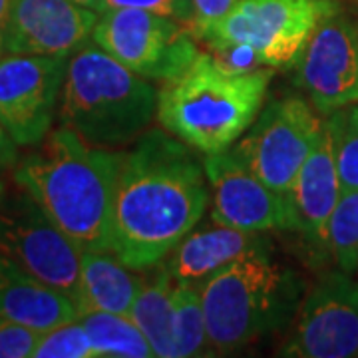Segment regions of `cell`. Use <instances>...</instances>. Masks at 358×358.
<instances>
[{
  "label": "cell",
  "instance_id": "6da1fadb",
  "mask_svg": "<svg viewBox=\"0 0 358 358\" xmlns=\"http://www.w3.org/2000/svg\"><path fill=\"white\" fill-rule=\"evenodd\" d=\"M192 150L166 129H152L122 155L110 251L126 267H155L205 215L209 181Z\"/></svg>",
  "mask_w": 358,
  "mask_h": 358
},
{
  "label": "cell",
  "instance_id": "7a4b0ae2",
  "mask_svg": "<svg viewBox=\"0 0 358 358\" xmlns=\"http://www.w3.org/2000/svg\"><path fill=\"white\" fill-rule=\"evenodd\" d=\"M122 155L60 126L16 166L14 181L82 251H106Z\"/></svg>",
  "mask_w": 358,
  "mask_h": 358
},
{
  "label": "cell",
  "instance_id": "3957f363",
  "mask_svg": "<svg viewBox=\"0 0 358 358\" xmlns=\"http://www.w3.org/2000/svg\"><path fill=\"white\" fill-rule=\"evenodd\" d=\"M273 68L237 70L199 52L178 78L157 92L162 128L201 154L229 150L257 120Z\"/></svg>",
  "mask_w": 358,
  "mask_h": 358
},
{
  "label": "cell",
  "instance_id": "277c9868",
  "mask_svg": "<svg viewBox=\"0 0 358 358\" xmlns=\"http://www.w3.org/2000/svg\"><path fill=\"white\" fill-rule=\"evenodd\" d=\"M157 114V90L90 38L70 54L60 92V126L92 148L136 143Z\"/></svg>",
  "mask_w": 358,
  "mask_h": 358
},
{
  "label": "cell",
  "instance_id": "5b68a950",
  "mask_svg": "<svg viewBox=\"0 0 358 358\" xmlns=\"http://www.w3.org/2000/svg\"><path fill=\"white\" fill-rule=\"evenodd\" d=\"M303 296V279L271 251L235 259L201 287L213 352L229 355L285 329L294 319Z\"/></svg>",
  "mask_w": 358,
  "mask_h": 358
},
{
  "label": "cell",
  "instance_id": "8992f818",
  "mask_svg": "<svg viewBox=\"0 0 358 358\" xmlns=\"http://www.w3.org/2000/svg\"><path fill=\"white\" fill-rule=\"evenodd\" d=\"M338 10V0H239L193 34L219 52H247L273 70L291 68L317 26Z\"/></svg>",
  "mask_w": 358,
  "mask_h": 358
},
{
  "label": "cell",
  "instance_id": "52a82bcc",
  "mask_svg": "<svg viewBox=\"0 0 358 358\" xmlns=\"http://www.w3.org/2000/svg\"><path fill=\"white\" fill-rule=\"evenodd\" d=\"M189 26L140 8H110L98 14L92 40L131 72L169 82L197 58Z\"/></svg>",
  "mask_w": 358,
  "mask_h": 358
},
{
  "label": "cell",
  "instance_id": "ba28073f",
  "mask_svg": "<svg viewBox=\"0 0 358 358\" xmlns=\"http://www.w3.org/2000/svg\"><path fill=\"white\" fill-rule=\"evenodd\" d=\"M82 249L28 193L0 199V255L80 305Z\"/></svg>",
  "mask_w": 358,
  "mask_h": 358
},
{
  "label": "cell",
  "instance_id": "9c48e42d",
  "mask_svg": "<svg viewBox=\"0 0 358 358\" xmlns=\"http://www.w3.org/2000/svg\"><path fill=\"white\" fill-rule=\"evenodd\" d=\"M315 112L301 98L275 100L259 112L233 150L263 183L287 195L319 140L322 120Z\"/></svg>",
  "mask_w": 358,
  "mask_h": 358
},
{
  "label": "cell",
  "instance_id": "30bf717a",
  "mask_svg": "<svg viewBox=\"0 0 358 358\" xmlns=\"http://www.w3.org/2000/svg\"><path fill=\"white\" fill-rule=\"evenodd\" d=\"M279 357H358V281L334 271L308 291L294 313V324Z\"/></svg>",
  "mask_w": 358,
  "mask_h": 358
},
{
  "label": "cell",
  "instance_id": "8fae6325",
  "mask_svg": "<svg viewBox=\"0 0 358 358\" xmlns=\"http://www.w3.org/2000/svg\"><path fill=\"white\" fill-rule=\"evenodd\" d=\"M70 56H0V122L18 145L50 134Z\"/></svg>",
  "mask_w": 358,
  "mask_h": 358
},
{
  "label": "cell",
  "instance_id": "7c38bea8",
  "mask_svg": "<svg viewBox=\"0 0 358 358\" xmlns=\"http://www.w3.org/2000/svg\"><path fill=\"white\" fill-rule=\"evenodd\" d=\"M203 169L213 223L257 233L299 231L289 197L263 183L233 148L205 155Z\"/></svg>",
  "mask_w": 358,
  "mask_h": 358
},
{
  "label": "cell",
  "instance_id": "4fadbf2b",
  "mask_svg": "<svg viewBox=\"0 0 358 358\" xmlns=\"http://www.w3.org/2000/svg\"><path fill=\"white\" fill-rule=\"evenodd\" d=\"M294 66L296 84L319 114L358 103V28L341 10L317 26Z\"/></svg>",
  "mask_w": 358,
  "mask_h": 358
},
{
  "label": "cell",
  "instance_id": "5bb4252c",
  "mask_svg": "<svg viewBox=\"0 0 358 358\" xmlns=\"http://www.w3.org/2000/svg\"><path fill=\"white\" fill-rule=\"evenodd\" d=\"M96 20L74 0H14L0 56H70L92 38Z\"/></svg>",
  "mask_w": 358,
  "mask_h": 358
},
{
  "label": "cell",
  "instance_id": "9a60e30c",
  "mask_svg": "<svg viewBox=\"0 0 358 358\" xmlns=\"http://www.w3.org/2000/svg\"><path fill=\"white\" fill-rule=\"evenodd\" d=\"M265 233L241 231L227 225H211L189 231L164 259V267L178 285L201 289L221 268L247 253L271 251Z\"/></svg>",
  "mask_w": 358,
  "mask_h": 358
},
{
  "label": "cell",
  "instance_id": "2e32d148",
  "mask_svg": "<svg viewBox=\"0 0 358 358\" xmlns=\"http://www.w3.org/2000/svg\"><path fill=\"white\" fill-rule=\"evenodd\" d=\"M341 195L343 187L334 159L333 134L324 120L319 140L287 193L296 215L299 231L307 235L310 243L327 245L329 219Z\"/></svg>",
  "mask_w": 358,
  "mask_h": 358
},
{
  "label": "cell",
  "instance_id": "e0dca14e",
  "mask_svg": "<svg viewBox=\"0 0 358 358\" xmlns=\"http://www.w3.org/2000/svg\"><path fill=\"white\" fill-rule=\"evenodd\" d=\"M80 315L82 308L70 294L32 277L0 255V319L42 334L76 320Z\"/></svg>",
  "mask_w": 358,
  "mask_h": 358
},
{
  "label": "cell",
  "instance_id": "ac0fdd59",
  "mask_svg": "<svg viewBox=\"0 0 358 358\" xmlns=\"http://www.w3.org/2000/svg\"><path fill=\"white\" fill-rule=\"evenodd\" d=\"M117 257L106 251H84L80 273V308L129 315L143 277L131 273Z\"/></svg>",
  "mask_w": 358,
  "mask_h": 358
},
{
  "label": "cell",
  "instance_id": "d6986e66",
  "mask_svg": "<svg viewBox=\"0 0 358 358\" xmlns=\"http://www.w3.org/2000/svg\"><path fill=\"white\" fill-rule=\"evenodd\" d=\"M173 287L176 281L162 265L143 277L140 291L129 308V319L138 324L154 350V357L176 358L173 348Z\"/></svg>",
  "mask_w": 358,
  "mask_h": 358
},
{
  "label": "cell",
  "instance_id": "ffe728a7",
  "mask_svg": "<svg viewBox=\"0 0 358 358\" xmlns=\"http://www.w3.org/2000/svg\"><path fill=\"white\" fill-rule=\"evenodd\" d=\"M78 320L86 329L94 357L152 358L154 350L128 315L86 310Z\"/></svg>",
  "mask_w": 358,
  "mask_h": 358
},
{
  "label": "cell",
  "instance_id": "44dd1931",
  "mask_svg": "<svg viewBox=\"0 0 358 358\" xmlns=\"http://www.w3.org/2000/svg\"><path fill=\"white\" fill-rule=\"evenodd\" d=\"M173 348L176 358L213 357V348L207 336L205 327L203 303H201V289L189 285L173 287Z\"/></svg>",
  "mask_w": 358,
  "mask_h": 358
},
{
  "label": "cell",
  "instance_id": "7402d4cb",
  "mask_svg": "<svg viewBox=\"0 0 358 358\" xmlns=\"http://www.w3.org/2000/svg\"><path fill=\"white\" fill-rule=\"evenodd\" d=\"M327 247L345 273L358 271V192H343L327 229Z\"/></svg>",
  "mask_w": 358,
  "mask_h": 358
},
{
  "label": "cell",
  "instance_id": "603a6c76",
  "mask_svg": "<svg viewBox=\"0 0 358 358\" xmlns=\"http://www.w3.org/2000/svg\"><path fill=\"white\" fill-rule=\"evenodd\" d=\"M333 134L334 159L343 192H358V126L350 120L348 108L327 117Z\"/></svg>",
  "mask_w": 358,
  "mask_h": 358
},
{
  "label": "cell",
  "instance_id": "cb8c5ba5",
  "mask_svg": "<svg viewBox=\"0 0 358 358\" xmlns=\"http://www.w3.org/2000/svg\"><path fill=\"white\" fill-rule=\"evenodd\" d=\"M32 358H94V348L76 319L40 334Z\"/></svg>",
  "mask_w": 358,
  "mask_h": 358
},
{
  "label": "cell",
  "instance_id": "d4e9b609",
  "mask_svg": "<svg viewBox=\"0 0 358 358\" xmlns=\"http://www.w3.org/2000/svg\"><path fill=\"white\" fill-rule=\"evenodd\" d=\"M110 8H140L159 16H167L185 26L193 24L192 0H100L98 14Z\"/></svg>",
  "mask_w": 358,
  "mask_h": 358
},
{
  "label": "cell",
  "instance_id": "484cf974",
  "mask_svg": "<svg viewBox=\"0 0 358 358\" xmlns=\"http://www.w3.org/2000/svg\"><path fill=\"white\" fill-rule=\"evenodd\" d=\"M40 333L13 320L0 319V358H30Z\"/></svg>",
  "mask_w": 358,
  "mask_h": 358
},
{
  "label": "cell",
  "instance_id": "4316f807",
  "mask_svg": "<svg viewBox=\"0 0 358 358\" xmlns=\"http://www.w3.org/2000/svg\"><path fill=\"white\" fill-rule=\"evenodd\" d=\"M239 0H192L193 24L192 30H199L203 26L215 22L229 13Z\"/></svg>",
  "mask_w": 358,
  "mask_h": 358
},
{
  "label": "cell",
  "instance_id": "83f0119b",
  "mask_svg": "<svg viewBox=\"0 0 358 358\" xmlns=\"http://www.w3.org/2000/svg\"><path fill=\"white\" fill-rule=\"evenodd\" d=\"M18 164V143L0 122V167H14Z\"/></svg>",
  "mask_w": 358,
  "mask_h": 358
},
{
  "label": "cell",
  "instance_id": "f1b7e54d",
  "mask_svg": "<svg viewBox=\"0 0 358 358\" xmlns=\"http://www.w3.org/2000/svg\"><path fill=\"white\" fill-rule=\"evenodd\" d=\"M13 2L14 0H0V44H2V36H4L6 26H8V20H10Z\"/></svg>",
  "mask_w": 358,
  "mask_h": 358
},
{
  "label": "cell",
  "instance_id": "f546056e",
  "mask_svg": "<svg viewBox=\"0 0 358 358\" xmlns=\"http://www.w3.org/2000/svg\"><path fill=\"white\" fill-rule=\"evenodd\" d=\"M74 2L86 6V8H92V10H96V13H98V8H100V0H74Z\"/></svg>",
  "mask_w": 358,
  "mask_h": 358
},
{
  "label": "cell",
  "instance_id": "4dcf8cb0",
  "mask_svg": "<svg viewBox=\"0 0 358 358\" xmlns=\"http://www.w3.org/2000/svg\"><path fill=\"white\" fill-rule=\"evenodd\" d=\"M348 114H350V120H352V122L358 126V103H355V106H348Z\"/></svg>",
  "mask_w": 358,
  "mask_h": 358
},
{
  "label": "cell",
  "instance_id": "1f68e13d",
  "mask_svg": "<svg viewBox=\"0 0 358 358\" xmlns=\"http://www.w3.org/2000/svg\"><path fill=\"white\" fill-rule=\"evenodd\" d=\"M4 197V183H2V179H0V199Z\"/></svg>",
  "mask_w": 358,
  "mask_h": 358
},
{
  "label": "cell",
  "instance_id": "d6a6232c",
  "mask_svg": "<svg viewBox=\"0 0 358 358\" xmlns=\"http://www.w3.org/2000/svg\"><path fill=\"white\" fill-rule=\"evenodd\" d=\"M357 273H358V271H357Z\"/></svg>",
  "mask_w": 358,
  "mask_h": 358
}]
</instances>
